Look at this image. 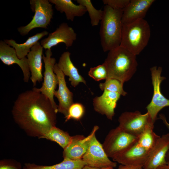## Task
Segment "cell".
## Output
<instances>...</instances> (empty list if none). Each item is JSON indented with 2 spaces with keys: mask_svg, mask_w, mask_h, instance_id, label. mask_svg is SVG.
Instances as JSON below:
<instances>
[{
  "mask_svg": "<svg viewBox=\"0 0 169 169\" xmlns=\"http://www.w3.org/2000/svg\"><path fill=\"white\" fill-rule=\"evenodd\" d=\"M78 3L84 6L88 12L92 26H97L102 18L103 10H98L93 5L90 0H76Z\"/></svg>",
  "mask_w": 169,
  "mask_h": 169,
  "instance_id": "obj_26",
  "label": "cell"
},
{
  "mask_svg": "<svg viewBox=\"0 0 169 169\" xmlns=\"http://www.w3.org/2000/svg\"><path fill=\"white\" fill-rule=\"evenodd\" d=\"M123 84L118 79L110 78L106 79L104 83H100L99 86L102 90L116 92L125 96L127 93L123 89Z\"/></svg>",
  "mask_w": 169,
  "mask_h": 169,
  "instance_id": "obj_27",
  "label": "cell"
},
{
  "mask_svg": "<svg viewBox=\"0 0 169 169\" xmlns=\"http://www.w3.org/2000/svg\"><path fill=\"white\" fill-rule=\"evenodd\" d=\"M157 169H169V163L158 167Z\"/></svg>",
  "mask_w": 169,
  "mask_h": 169,
  "instance_id": "obj_35",
  "label": "cell"
},
{
  "mask_svg": "<svg viewBox=\"0 0 169 169\" xmlns=\"http://www.w3.org/2000/svg\"><path fill=\"white\" fill-rule=\"evenodd\" d=\"M104 63L108 71L107 79H116L123 84L131 79L138 66L136 55L120 46L109 51Z\"/></svg>",
  "mask_w": 169,
  "mask_h": 169,
  "instance_id": "obj_2",
  "label": "cell"
},
{
  "mask_svg": "<svg viewBox=\"0 0 169 169\" xmlns=\"http://www.w3.org/2000/svg\"><path fill=\"white\" fill-rule=\"evenodd\" d=\"M86 165L82 160H73L64 159L61 162L51 166H43L34 163H26L23 169H81Z\"/></svg>",
  "mask_w": 169,
  "mask_h": 169,
  "instance_id": "obj_23",
  "label": "cell"
},
{
  "mask_svg": "<svg viewBox=\"0 0 169 169\" xmlns=\"http://www.w3.org/2000/svg\"><path fill=\"white\" fill-rule=\"evenodd\" d=\"M114 169L112 168H98L94 167H91L87 165H86L84 166L81 169Z\"/></svg>",
  "mask_w": 169,
  "mask_h": 169,
  "instance_id": "obj_34",
  "label": "cell"
},
{
  "mask_svg": "<svg viewBox=\"0 0 169 169\" xmlns=\"http://www.w3.org/2000/svg\"><path fill=\"white\" fill-rule=\"evenodd\" d=\"M154 124L150 123L146 127L138 137L137 142L148 151L156 144L160 137L154 131Z\"/></svg>",
  "mask_w": 169,
  "mask_h": 169,
  "instance_id": "obj_24",
  "label": "cell"
},
{
  "mask_svg": "<svg viewBox=\"0 0 169 169\" xmlns=\"http://www.w3.org/2000/svg\"><path fill=\"white\" fill-rule=\"evenodd\" d=\"M69 51L64 52L60 57L57 65L64 75L69 77L71 85L75 87L80 83L86 84L84 78L79 73L78 69L71 61Z\"/></svg>",
  "mask_w": 169,
  "mask_h": 169,
  "instance_id": "obj_20",
  "label": "cell"
},
{
  "mask_svg": "<svg viewBox=\"0 0 169 169\" xmlns=\"http://www.w3.org/2000/svg\"><path fill=\"white\" fill-rule=\"evenodd\" d=\"M142 168L143 167L141 166H130L121 164L116 169H142Z\"/></svg>",
  "mask_w": 169,
  "mask_h": 169,
  "instance_id": "obj_32",
  "label": "cell"
},
{
  "mask_svg": "<svg viewBox=\"0 0 169 169\" xmlns=\"http://www.w3.org/2000/svg\"><path fill=\"white\" fill-rule=\"evenodd\" d=\"M30 8L34 13L33 19L27 25L18 27L20 34L25 36L36 28L47 29L53 18L54 14L52 5L48 0H30Z\"/></svg>",
  "mask_w": 169,
  "mask_h": 169,
  "instance_id": "obj_5",
  "label": "cell"
},
{
  "mask_svg": "<svg viewBox=\"0 0 169 169\" xmlns=\"http://www.w3.org/2000/svg\"><path fill=\"white\" fill-rule=\"evenodd\" d=\"M88 75L96 81L106 79L108 71L105 64L104 63L96 66L91 68L88 72Z\"/></svg>",
  "mask_w": 169,
  "mask_h": 169,
  "instance_id": "obj_29",
  "label": "cell"
},
{
  "mask_svg": "<svg viewBox=\"0 0 169 169\" xmlns=\"http://www.w3.org/2000/svg\"><path fill=\"white\" fill-rule=\"evenodd\" d=\"M169 150V134L159 137L151 149L149 151L146 161L143 169H157L167 164L166 159Z\"/></svg>",
  "mask_w": 169,
  "mask_h": 169,
  "instance_id": "obj_13",
  "label": "cell"
},
{
  "mask_svg": "<svg viewBox=\"0 0 169 169\" xmlns=\"http://www.w3.org/2000/svg\"><path fill=\"white\" fill-rule=\"evenodd\" d=\"M85 112L83 105L79 103H73L69 108L67 116L65 117V121L70 119L79 120L83 116Z\"/></svg>",
  "mask_w": 169,
  "mask_h": 169,
  "instance_id": "obj_28",
  "label": "cell"
},
{
  "mask_svg": "<svg viewBox=\"0 0 169 169\" xmlns=\"http://www.w3.org/2000/svg\"><path fill=\"white\" fill-rule=\"evenodd\" d=\"M54 71L58 79V89L55 90L54 95L59 101L58 112L63 114L66 117L69 109L74 103L73 94L67 86L65 76L62 71L56 63L54 67Z\"/></svg>",
  "mask_w": 169,
  "mask_h": 169,
  "instance_id": "obj_14",
  "label": "cell"
},
{
  "mask_svg": "<svg viewBox=\"0 0 169 169\" xmlns=\"http://www.w3.org/2000/svg\"><path fill=\"white\" fill-rule=\"evenodd\" d=\"M45 54V56L43 55L45 68L44 81L41 87L36 88L50 100L54 109L58 112V105L54 99V93L59 82L58 77L54 71V66L56 64V59L52 57L51 49H47Z\"/></svg>",
  "mask_w": 169,
  "mask_h": 169,
  "instance_id": "obj_8",
  "label": "cell"
},
{
  "mask_svg": "<svg viewBox=\"0 0 169 169\" xmlns=\"http://www.w3.org/2000/svg\"><path fill=\"white\" fill-rule=\"evenodd\" d=\"M48 34V31H43L28 37L24 43L21 44L17 43L15 40L12 39H4L3 41L15 49L18 56L19 58L21 59L26 57L32 48L38 42L39 40Z\"/></svg>",
  "mask_w": 169,
  "mask_h": 169,
  "instance_id": "obj_22",
  "label": "cell"
},
{
  "mask_svg": "<svg viewBox=\"0 0 169 169\" xmlns=\"http://www.w3.org/2000/svg\"><path fill=\"white\" fill-rule=\"evenodd\" d=\"M77 37V33L73 28L66 23H63L54 31L49 33L47 37L42 39L40 43L44 49H51L61 43L68 48L72 46Z\"/></svg>",
  "mask_w": 169,
  "mask_h": 169,
  "instance_id": "obj_11",
  "label": "cell"
},
{
  "mask_svg": "<svg viewBox=\"0 0 169 169\" xmlns=\"http://www.w3.org/2000/svg\"><path fill=\"white\" fill-rule=\"evenodd\" d=\"M55 5L56 9L60 13H65L66 19L73 21L76 17L83 16L87 12L85 8L80 4L76 5L71 0H49Z\"/></svg>",
  "mask_w": 169,
  "mask_h": 169,
  "instance_id": "obj_21",
  "label": "cell"
},
{
  "mask_svg": "<svg viewBox=\"0 0 169 169\" xmlns=\"http://www.w3.org/2000/svg\"><path fill=\"white\" fill-rule=\"evenodd\" d=\"M159 118L163 122V123H164L165 125L166 126V127H167V128L169 130V123L167 122V121L166 120V119L164 115L162 114H161L159 115ZM168 158L169 159V150L168 151ZM168 163H169V162H168Z\"/></svg>",
  "mask_w": 169,
  "mask_h": 169,
  "instance_id": "obj_33",
  "label": "cell"
},
{
  "mask_svg": "<svg viewBox=\"0 0 169 169\" xmlns=\"http://www.w3.org/2000/svg\"><path fill=\"white\" fill-rule=\"evenodd\" d=\"M82 159L86 165L96 168H114L117 165L116 162L110 160L107 155L95 134L92 138L89 148Z\"/></svg>",
  "mask_w": 169,
  "mask_h": 169,
  "instance_id": "obj_10",
  "label": "cell"
},
{
  "mask_svg": "<svg viewBox=\"0 0 169 169\" xmlns=\"http://www.w3.org/2000/svg\"><path fill=\"white\" fill-rule=\"evenodd\" d=\"M122 9H114L105 5L104 7L100 31L101 46L104 52L120 45L123 24Z\"/></svg>",
  "mask_w": 169,
  "mask_h": 169,
  "instance_id": "obj_3",
  "label": "cell"
},
{
  "mask_svg": "<svg viewBox=\"0 0 169 169\" xmlns=\"http://www.w3.org/2000/svg\"><path fill=\"white\" fill-rule=\"evenodd\" d=\"M148 153L136 142L112 160L121 165L143 167L146 161Z\"/></svg>",
  "mask_w": 169,
  "mask_h": 169,
  "instance_id": "obj_15",
  "label": "cell"
},
{
  "mask_svg": "<svg viewBox=\"0 0 169 169\" xmlns=\"http://www.w3.org/2000/svg\"><path fill=\"white\" fill-rule=\"evenodd\" d=\"M72 136L56 126L51 128L43 138L57 143L63 149L70 142Z\"/></svg>",
  "mask_w": 169,
  "mask_h": 169,
  "instance_id": "obj_25",
  "label": "cell"
},
{
  "mask_svg": "<svg viewBox=\"0 0 169 169\" xmlns=\"http://www.w3.org/2000/svg\"><path fill=\"white\" fill-rule=\"evenodd\" d=\"M20 163L9 160H3L0 161V169H21Z\"/></svg>",
  "mask_w": 169,
  "mask_h": 169,
  "instance_id": "obj_31",
  "label": "cell"
},
{
  "mask_svg": "<svg viewBox=\"0 0 169 169\" xmlns=\"http://www.w3.org/2000/svg\"><path fill=\"white\" fill-rule=\"evenodd\" d=\"M105 5L116 9L123 10L129 3L130 0H103Z\"/></svg>",
  "mask_w": 169,
  "mask_h": 169,
  "instance_id": "obj_30",
  "label": "cell"
},
{
  "mask_svg": "<svg viewBox=\"0 0 169 169\" xmlns=\"http://www.w3.org/2000/svg\"><path fill=\"white\" fill-rule=\"evenodd\" d=\"M150 70L153 93L151 100L146 109L154 124L159 112L164 107L169 106V100L163 95L161 91V83L166 79L165 77L161 76L162 67L154 66L150 69Z\"/></svg>",
  "mask_w": 169,
  "mask_h": 169,
  "instance_id": "obj_7",
  "label": "cell"
},
{
  "mask_svg": "<svg viewBox=\"0 0 169 169\" xmlns=\"http://www.w3.org/2000/svg\"><path fill=\"white\" fill-rule=\"evenodd\" d=\"M99 128L98 126L95 125L90 133L87 136L80 135L72 136L70 142L63 149L64 159L73 160L82 159L89 148L92 138Z\"/></svg>",
  "mask_w": 169,
  "mask_h": 169,
  "instance_id": "obj_12",
  "label": "cell"
},
{
  "mask_svg": "<svg viewBox=\"0 0 169 169\" xmlns=\"http://www.w3.org/2000/svg\"><path fill=\"white\" fill-rule=\"evenodd\" d=\"M142 169H143V168H142Z\"/></svg>",
  "mask_w": 169,
  "mask_h": 169,
  "instance_id": "obj_36",
  "label": "cell"
},
{
  "mask_svg": "<svg viewBox=\"0 0 169 169\" xmlns=\"http://www.w3.org/2000/svg\"><path fill=\"white\" fill-rule=\"evenodd\" d=\"M43 48L39 42L31 49L27 55L31 77L33 86L37 82L40 83L43 80L42 71L43 53Z\"/></svg>",
  "mask_w": 169,
  "mask_h": 169,
  "instance_id": "obj_19",
  "label": "cell"
},
{
  "mask_svg": "<svg viewBox=\"0 0 169 169\" xmlns=\"http://www.w3.org/2000/svg\"><path fill=\"white\" fill-rule=\"evenodd\" d=\"M118 121V126L121 129L138 137L148 124L153 123L148 112L142 114L138 110L122 113Z\"/></svg>",
  "mask_w": 169,
  "mask_h": 169,
  "instance_id": "obj_9",
  "label": "cell"
},
{
  "mask_svg": "<svg viewBox=\"0 0 169 169\" xmlns=\"http://www.w3.org/2000/svg\"><path fill=\"white\" fill-rule=\"evenodd\" d=\"M150 36V25L144 19L123 24L120 46L136 56L147 45Z\"/></svg>",
  "mask_w": 169,
  "mask_h": 169,
  "instance_id": "obj_4",
  "label": "cell"
},
{
  "mask_svg": "<svg viewBox=\"0 0 169 169\" xmlns=\"http://www.w3.org/2000/svg\"><path fill=\"white\" fill-rule=\"evenodd\" d=\"M155 0H130L129 4L123 9L122 17L123 24L144 19Z\"/></svg>",
  "mask_w": 169,
  "mask_h": 169,
  "instance_id": "obj_18",
  "label": "cell"
},
{
  "mask_svg": "<svg viewBox=\"0 0 169 169\" xmlns=\"http://www.w3.org/2000/svg\"><path fill=\"white\" fill-rule=\"evenodd\" d=\"M138 137L118 126L109 131L102 145L108 156L113 159L137 142Z\"/></svg>",
  "mask_w": 169,
  "mask_h": 169,
  "instance_id": "obj_6",
  "label": "cell"
},
{
  "mask_svg": "<svg viewBox=\"0 0 169 169\" xmlns=\"http://www.w3.org/2000/svg\"><path fill=\"white\" fill-rule=\"evenodd\" d=\"M0 59L3 63L8 65L17 64L22 71L24 82H28L31 73L27 58H19L15 49L2 40L0 41Z\"/></svg>",
  "mask_w": 169,
  "mask_h": 169,
  "instance_id": "obj_16",
  "label": "cell"
},
{
  "mask_svg": "<svg viewBox=\"0 0 169 169\" xmlns=\"http://www.w3.org/2000/svg\"><path fill=\"white\" fill-rule=\"evenodd\" d=\"M121 95L118 93L104 90L100 96L95 97L93 100V105L95 111L106 116L112 120L115 114V109Z\"/></svg>",
  "mask_w": 169,
  "mask_h": 169,
  "instance_id": "obj_17",
  "label": "cell"
},
{
  "mask_svg": "<svg viewBox=\"0 0 169 169\" xmlns=\"http://www.w3.org/2000/svg\"><path fill=\"white\" fill-rule=\"evenodd\" d=\"M58 111L50 100L34 87L20 94L12 110L15 122L30 136L43 138L56 126Z\"/></svg>",
  "mask_w": 169,
  "mask_h": 169,
  "instance_id": "obj_1",
  "label": "cell"
}]
</instances>
